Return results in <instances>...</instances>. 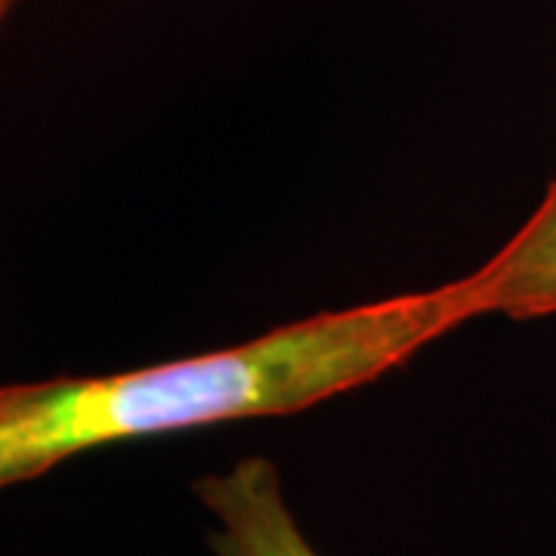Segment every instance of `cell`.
Listing matches in <instances>:
<instances>
[{
    "label": "cell",
    "instance_id": "6da1fadb",
    "mask_svg": "<svg viewBox=\"0 0 556 556\" xmlns=\"http://www.w3.org/2000/svg\"><path fill=\"white\" fill-rule=\"evenodd\" d=\"M477 316L470 278L358 303L201 356L0 387V492L115 442L294 415L371 383Z\"/></svg>",
    "mask_w": 556,
    "mask_h": 556
},
{
    "label": "cell",
    "instance_id": "7a4b0ae2",
    "mask_svg": "<svg viewBox=\"0 0 556 556\" xmlns=\"http://www.w3.org/2000/svg\"><path fill=\"white\" fill-rule=\"evenodd\" d=\"M195 495L214 517L207 535L214 556H321L291 514L269 457H241L223 473L201 477Z\"/></svg>",
    "mask_w": 556,
    "mask_h": 556
},
{
    "label": "cell",
    "instance_id": "3957f363",
    "mask_svg": "<svg viewBox=\"0 0 556 556\" xmlns=\"http://www.w3.org/2000/svg\"><path fill=\"white\" fill-rule=\"evenodd\" d=\"M467 278L477 316H556V179L532 217Z\"/></svg>",
    "mask_w": 556,
    "mask_h": 556
},
{
    "label": "cell",
    "instance_id": "277c9868",
    "mask_svg": "<svg viewBox=\"0 0 556 556\" xmlns=\"http://www.w3.org/2000/svg\"><path fill=\"white\" fill-rule=\"evenodd\" d=\"M16 3H22V0H0V22L7 20V13H10V10H13Z\"/></svg>",
    "mask_w": 556,
    "mask_h": 556
}]
</instances>
